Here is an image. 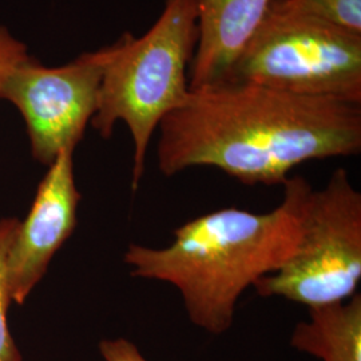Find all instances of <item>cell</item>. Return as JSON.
<instances>
[{
	"label": "cell",
	"instance_id": "obj_1",
	"mask_svg": "<svg viewBox=\"0 0 361 361\" xmlns=\"http://www.w3.org/2000/svg\"><path fill=\"white\" fill-rule=\"evenodd\" d=\"M158 169H219L247 186L283 185L297 166L361 152V104L221 83L190 90L159 125Z\"/></svg>",
	"mask_w": 361,
	"mask_h": 361
},
{
	"label": "cell",
	"instance_id": "obj_2",
	"mask_svg": "<svg viewBox=\"0 0 361 361\" xmlns=\"http://www.w3.org/2000/svg\"><path fill=\"white\" fill-rule=\"evenodd\" d=\"M283 186V201L271 212L233 207L210 212L174 229L169 245L130 244L123 262L133 277L174 286L190 323L224 335L241 296L295 253L312 185L290 176Z\"/></svg>",
	"mask_w": 361,
	"mask_h": 361
},
{
	"label": "cell",
	"instance_id": "obj_3",
	"mask_svg": "<svg viewBox=\"0 0 361 361\" xmlns=\"http://www.w3.org/2000/svg\"><path fill=\"white\" fill-rule=\"evenodd\" d=\"M116 42L90 125L104 140L113 137L116 122L128 126L134 147L131 192L137 193L155 131L190 94L189 71L198 44L195 0H165L145 35L126 32Z\"/></svg>",
	"mask_w": 361,
	"mask_h": 361
},
{
	"label": "cell",
	"instance_id": "obj_4",
	"mask_svg": "<svg viewBox=\"0 0 361 361\" xmlns=\"http://www.w3.org/2000/svg\"><path fill=\"white\" fill-rule=\"evenodd\" d=\"M222 83L361 104V35L271 0Z\"/></svg>",
	"mask_w": 361,
	"mask_h": 361
},
{
	"label": "cell",
	"instance_id": "obj_5",
	"mask_svg": "<svg viewBox=\"0 0 361 361\" xmlns=\"http://www.w3.org/2000/svg\"><path fill=\"white\" fill-rule=\"evenodd\" d=\"M361 281V193L337 168L323 189L310 190L295 253L255 290L308 310L345 302Z\"/></svg>",
	"mask_w": 361,
	"mask_h": 361
},
{
	"label": "cell",
	"instance_id": "obj_6",
	"mask_svg": "<svg viewBox=\"0 0 361 361\" xmlns=\"http://www.w3.org/2000/svg\"><path fill=\"white\" fill-rule=\"evenodd\" d=\"M116 49L118 42L56 67L30 55L6 80L0 99L23 116L37 162L50 166L63 150L77 149L97 111L104 70Z\"/></svg>",
	"mask_w": 361,
	"mask_h": 361
},
{
	"label": "cell",
	"instance_id": "obj_7",
	"mask_svg": "<svg viewBox=\"0 0 361 361\" xmlns=\"http://www.w3.org/2000/svg\"><path fill=\"white\" fill-rule=\"evenodd\" d=\"M74 152L63 150L49 166L28 216L13 237L7 258V286L16 305L26 302L77 228L82 195L74 177Z\"/></svg>",
	"mask_w": 361,
	"mask_h": 361
},
{
	"label": "cell",
	"instance_id": "obj_8",
	"mask_svg": "<svg viewBox=\"0 0 361 361\" xmlns=\"http://www.w3.org/2000/svg\"><path fill=\"white\" fill-rule=\"evenodd\" d=\"M198 44L189 71L190 90L217 86L264 22L271 0H195Z\"/></svg>",
	"mask_w": 361,
	"mask_h": 361
},
{
	"label": "cell",
	"instance_id": "obj_9",
	"mask_svg": "<svg viewBox=\"0 0 361 361\" xmlns=\"http://www.w3.org/2000/svg\"><path fill=\"white\" fill-rule=\"evenodd\" d=\"M297 324L290 347L322 361H361V295L345 302L310 310Z\"/></svg>",
	"mask_w": 361,
	"mask_h": 361
},
{
	"label": "cell",
	"instance_id": "obj_10",
	"mask_svg": "<svg viewBox=\"0 0 361 361\" xmlns=\"http://www.w3.org/2000/svg\"><path fill=\"white\" fill-rule=\"evenodd\" d=\"M19 224L16 217L0 219V361H23L7 322V312L13 305L7 286V258Z\"/></svg>",
	"mask_w": 361,
	"mask_h": 361
},
{
	"label": "cell",
	"instance_id": "obj_11",
	"mask_svg": "<svg viewBox=\"0 0 361 361\" xmlns=\"http://www.w3.org/2000/svg\"><path fill=\"white\" fill-rule=\"evenodd\" d=\"M292 13L316 18L361 35V0H279Z\"/></svg>",
	"mask_w": 361,
	"mask_h": 361
},
{
	"label": "cell",
	"instance_id": "obj_12",
	"mask_svg": "<svg viewBox=\"0 0 361 361\" xmlns=\"http://www.w3.org/2000/svg\"><path fill=\"white\" fill-rule=\"evenodd\" d=\"M30 56L27 46L4 26H0V92L13 70Z\"/></svg>",
	"mask_w": 361,
	"mask_h": 361
},
{
	"label": "cell",
	"instance_id": "obj_13",
	"mask_svg": "<svg viewBox=\"0 0 361 361\" xmlns=\"http://www.w3.org/2000/svg\"><path fill=\"white\" fill-rule=\"evenodd\" d=\"M104 361H149L128 338H104L98 344Z\"/></svg>",
	"mask_w": 361,
	"mask_h": 361
}]
</instances>
